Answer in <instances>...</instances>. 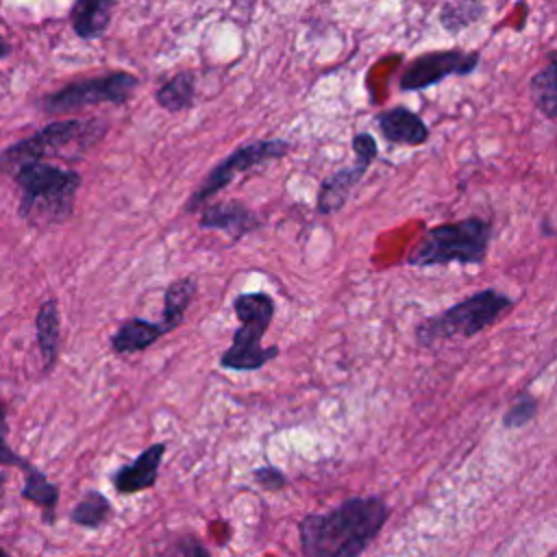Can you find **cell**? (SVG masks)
<instances>
[{"label":"cell","instance_id":"cell-15","mask_svg":"<svg viewBox=\"0 0 557 557\" xmlns=\"http://www.w3.org/2000/svg\"><path fill=\"white\" fill-rule=\"evenodd\" d=\"M117 2L120 0H76L70 11L74 33L85 41L98 39L107 30Z\"/></svg>","mask_w":557,"mask_h":557},{"label":"cell","instance_id":"cell-21","mask_svg":"<svg viewBox=\"0 0 557 557\" xmlns=\"http://www.w3.org/2000/svg\"><path fill=\"white\" fill-rule=\"evenodd\" d=\"M113 516V509L104 494L89 490L70 511V522L85 527V529H98Z\"/></svg>","mask_w":557,"mask_h":557},{"label":"cell","instance_id":"cell-10","mask_svg":"<svg viewBox=\"0 0 557 557\" xmlns=\"http://www.w3.org/2000/svg\"><path fill=\"white\" fill-rule=\"evenodd\" d=\"M352 150H355V163L350 168H342L333 172L322 181L318 191V202H315L318 213L331 215L339 211L346 205L355 185L361 181V176L370 168V163L376 159V141L370 133H357L352 137Z\"/></svg>","mask_w":557,"mask_h":557},{"label":"cell","instance_id":"cell-4","mask_svg":"<svg viewBox=\"0 0 557 557\" xmlns=\"http://www.w3.org/2000/svg\"><path fill=\"white\" fill-rule=\"evenodd\" d=\"M233 311L239 329L233 333L231 346L220 357V368L235 372L261 370L278 357V346H261V339L274 318V300L265 292H246L235 296Z\"/></svg>","mask_w":557,"mask_h":557},{"label":"cell","instance_id":"cell-3","mask_svg":"<svg viewBox=\"0 0 557 557\" xmlns=\"http://www.w3.org/2000/svg\"><path fill=\"white\" fill-rule=\"evenodd\" d=\"M107 133V122L89 117V120H54L7 148L0 150V172L13 174L17 168L44 161L48 157L78 159L87 150H91Z\"/></svg>","mask_w":557,"mask_h":557},{"label":"cell","instance_id":"cell-26","mask_svg":"<svg viewBox=\"0 0 557 557\" xmlns=\"http://www.w3.org/2000/svg\"><path fill=\"white\" fill-rule=\"evenodd\" d=\"M187 557H211V553L200 542H191L189 550H187Z\"/></svg>","mask_w":557,"mask_h":557},{"label":"cell","instance_id":"cell-1","mask_svg":"<svg viewBox=\"0 0 557 557\" xmlns=\"http://www.w3.org/2000/svg\"><path fill=\"white\" fill-rule=\"evenodd\" d=\"M389 509L379 496H355L298 522L302 557H359L379 535Z\"/></svg>","mask_w":557,"mask_h":557},{"label":"cell","instance_id":"cell-17","mask_svg":"<svg viewBox=\"0 0 557 557\" xmlns=\"http://www.w3.org/2000/svg\"><path fill=\"white\" fill-rule=\"evenodd\" d=\"M196 292H198V283L194 276H181L165 287L163 313H161V326L165 329V333H172L176 326H181Z\"/></svg>","mask_w":557,"mask_h":557},{"label":"cell","instance_id":"cell-12","mask_svg":"<svg viewBox=\"0 0 557 557\" xmlns=\"http://www.w3.org/2000/svg\"><path fill=\"white\" fill-rule=\"evenodd\" d=\"M259 226V220L255 211H250L242 202H211L205 207L200 213V228H211V231H224L233 239H239L255 231Z\"/></svg>","mask_w":557,"mask_h":557},{"label":"cell","instance_id":"cell-13","mask_svg":"<svg viewBox=\"0 0 557 557\" xmlns=\"http://www.w3.org/2000/svg\"><path fill=\"white\" fill-rule=\"evenodd\" d=\"M376 124L389 144L422 146L429 139V128L424 120L405 107H396L379 113Z\"/></svg>","mask_w":557,"mask_h":557},{"label":"cell","instance_id":"cell-16","mask_svg":"<svg viewBox=\"0 0 557 557\" xmlns=\"http://www.w3.org/2000/svg\"><path fill=\"white\" fill-rule=\"evenodd\" d=\"M35 337H37V348L41 355L44 370H50L57 363L59 344H61V320H59L57 300L48 298L39 305L37 318H35Z\"/></svg>","mask_w":557,"mask_h":557},{"label":"cell","instance_id":"cell-14","mask_svg":"<svg viewBox=\"0 0 557 557\" xmlns=\"http://www.w3.org/2000/svg\"><path fill=\"white\" fill-rule=\"evenodd\" d=\"M163 335L168 333L161 326V322L131 318V320H124L117 326V331L111 335V350L117 355H135L150 348Z\"/></svg>","mask_w":557,"mask_h":557},{"label":"cell","instance_id":"cell-20","mask_svg":"<svg viewBox=\"0 0 557 557\" xmlns=\"http://www.w3.org/2000/svg\"><path fill=\"white\" fill-rule=\"evenodd\" d=\"M22 498L37 505L48 524L54 522V511H57V503H59V487L41 470H35V472L24 476Z\"/></svg>","mask_w":557,"mask_h":557},{"label":"cell","instance_id":"cell-7","mask_svg":"<svg viewBox=\"0 0 557 557\" xmlns=\"http://www.w3.org/2000/svg\"><path fill=\"white\" fill-rule=\"evenodd\" d=\"M289 141L285 139H255L244 146H239L235 152H231L226 159H222L209 174L207 178L198 185V189L189 196L185 211L194 213L202 205H207L218 191H222L226 185L233 183L235 176L248 172L255 165H261L265 161L281 159L289 152Z\"/></svg>","mask_w":557,"mask_h":557},{"label":"cell","instance_id":"cell-19","mask_svg":"<svg viewBox=\"0 0 557 557\" xmlns=\"http://www.w3.org/2000/svg\"><path fill=\"white\" fill-rule=\"evenodd\" d=\"M529 91L540 113L546 117H557V54H550L548 63L533 74Z\"/></svg>","mask_w":557,"mask_h":557},{"label":"cell","instance_id":"cell-29","mask_svg":"<svg viewBox=\"0 0 557 557\" xmlns=\"http://www.w3.org/2000/svg\"><path fill=\"white\" fill-rule=\"evenodd\" d=\"M0 557H11V555H7V553L0 548Z\"/></svg>","mask_w":557,"mask_h":557},{"label":"cell","instance_id":"cell-28","mask_svg":"<svg viewBox=\"0 0 557 557\" xmlns=\"http://www.w3.org/2000/svg\"><path fill=\"white\" fill-rule=\"evenodd\" d=\"M4 483H7V472L0 470V503H2V496H4Z\"/></svg>","mask_w":557,"mask_h":557},{"label":"cell","instance_id":"cell-23","mask_svg":"<svg viewBox=\"0 0 557 557\" xmlns=\"http://www.w3.org/2000/svg\"><path fill=\"white\" fill-rule=\"evenodd\" d=\"M7 433H9L7 407H4V403L0 400V468H20L24 476L30 474V472H35L37 468H35L26 457H22L20 453H15V450L9 446Z\"/></svg>","mask_w":557,"mask_h":557},{"label":"cell","instance_id":"cell-24","mask_svg":"<svg viewBox=\"0 0 557 557\" xmlns=\"http://www.w3.org/2000/svg\"><path fill=\"white\" fill-rule=\"evenodd\" d=\"M537 411V403L533 398H520L505 416V424L507 426H522L524 422H529Z\"/></svg>","mask_w":557,"mask_h":557},{"label":"cell","instance_id":"cell-5","mask_svg":"<svg viewBox=\"0 0 557 557\" xmlns=\"http://www.w3.org/2000/svg\"><path fill=\"white\" fill-rule=\"evenodd\" d=\"M490 246V224L481 218H463L429 228L409 252V265L431 268L446 263H481Z\"/></svg>","mask_w":557,"mask_h":557},{"label":"cell","instance_id":"cell-6","mask_svg":"<svg viewBox=\"0 0 557 557\" xmlns=\"http://www.w3.org/2000/svg\"><path fill=\"white\" fill-rule=\"evenodd\" d=\"M509 307H511L509 296L496 289H483L459 300L457 305L442 311L440 315L424 320L418 326L416 335L420 344H433L437 339H450V337H472L479 331L494 324Z\"/></svg>","mask_w":557,"mask_h":557},{"label":"cell","instance_id":"cell-11","mask_svg":"<svg viewBox=\"0 0 557 557\" xmlns=\"http://www.w3.org/2000/svg\"><path fill=\"white\" fill-rule=\"evenodd\" d=\"M165 455V444L157 442L144 448L131 463H124L113 474V487L120 494H137L150 490L157 483L159 466Z\"/></svg>","mask_w":557,"mask_h":557},{"label":"cell","instance_id":"cell-22","mask_svg":"<svg viewBox=\"0 0 557 557\" xmlns=\"http://www.w3.org/2000/svg\"><path fill=\"white\" fill-rule=\"evenodd\" d=\"M485 13V4L481 0H448L440 11V24L448 33H459L472 24H476Z\"/></svg>","mask_w":557,"mask_h":557},{"label":"cell","instance_id":"cell-2","mask_svg":"<svg viewBox=\"0 0 557 557\" xmlns=\"http://www.w3.org/2000/svg\"><path fill=\"white\" fill-rule=\"evenodd\" d=\"M20 187L17 213L33 226L65 222L74 211L81 174L70 168L33 161L11 174Z\"/></svg>","mask_w":557,"mask_h":557},{"label":"cell","instance_id":"cell-8","mask_svg":"<svg viewBox=\"0 0 557 557\" xmlns=\"http://www.w3.org/2000/svg\"><path fill=\"white\" fill-rule=\"evenodd\" d=\"M137 85H139V78L135 74L111 72L98 78L70 83L48 94L46 98H41L39 109L46 113H70V111L91 107V104H102V102L122 104L133 96Z\"/></svg>","mask_w":557,"mask_h":557},{"label":"cell","instance_id":"cell-27","mask_svg":"<svg viewBox=\"0 0 557 557\" xmlns=\"http://www.w3.org/2000/svg\"><path fill=\"white\" fill-rule=\"evenodd\" d=\"M11 52V46L0 37V59H4Z\"/></svg>","mask_w":557,"mask_h":557},{"label":"cell","instance_id":"cell-25","mask_svg":"<svg viewBox=\"0 0 557 557\" xmlns=\"http://www.w3.org/2000/svg\"><path fill=\"white\" fill-rule=\"evenodd\" d=\"M252 476H255L257 485L263 487V490H281L287 483V476L278 468H274V466L257 468Z\"/></svg>","mask_w":557,"mask_h":557},{"label":"cell","instance_id":"cell-18","mask_svg":"<svg viewBox=\"0 0 557 557\" xmlns=\"http://www.w3.org/2000/svg\"><path fill=\"white\" fill-rule=\"evenodd\" d=\"M194 96H196V78L191 72L174 74L154 94L157 104L168 113L187 111L194 104Z\"/></svg>","mask_w":557,"mask_h":557},{"label":"cell","instance_id":"cell-9","mask_svg":"<svg viewBox=\"0 0 557 557\" xmlns=\"http://www.w3.org/2000/svg\"><path fill=\"white\" fill-rule=\"evenodd\" d=\"M479 65V52L437 50L426 52L407 63L400 74V89L418 91L442 83L448 76H468Z\"/></svg>","mask_w":557,"mask_h":557}]
</instances>
